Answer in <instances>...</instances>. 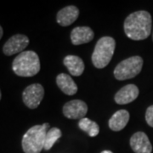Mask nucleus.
<instances>
[{
	"instance_id": "nucleus-1",
	"label": "nucleus",
	"mask_w": 153,
	"mask_h": 153,
	"mask_svg": "<svg viewBox=\"0 0 153 153\" xmlns=\"http://www.w3.org/2000/svg\"><path fill=\"white\" fill-rule=\"evenodd\" d=\"M123 27L128 38L135 41L146 39L152 32V16L147 11L134 12L126 18Z\"/></svg>"
},
{
	"instance_id": "nucleus-2",
	"label": "nucleus",
	"mask_w": 153,
	"mask_h": 153,
	"mask_svg": "<svg viewBox=\"0 0 153 153\" xmlns=\"http://www.w3.org/2000/svg\"><path fill=\"white\" fill-rule=\"evenodd\" d=\"M12 69L17 76L29 77L37 75L40 71V60L33 50L23 51L13 60Z\"/></svg>"
},
{
	"instance_id": "nucleus-3",
	"label": "nucleus",
	"mask_w": 153,
	"mask_h": 153,
	"mask_svg": "<svg viewBox=\"0 0 153 153\" xmlns=\"http://www.w3.org/2000/svg\"><path fill=\"white\" fill-rule=\"evenodd\" d=\"M49 123L35 125L29 128L22 138V149L25 153H40L44 149L45 137Z\"/></svg>"
},
{
	"instance_id": "nucleus-4",
	"label": "nucleus",
	"mask_w": 153,
	"mask_h": 153,
	"mask_svg": "<svg viewBox=\"0 0 153 153\" xmlns=\"http://www.w3.org/2000/svg\"><path fill=\"white\" fill-rule=\"evenodd\" d=\"M116 41L111 37L99 39L92 54V62L96 68H105L110 63L114 55Z\"/></svg>"
},
{
	"instance_id": "nucleus-5",
	"label": "nucleus",
	"mask_w": 153,
	"mask_h": 153,
	"mask_svg": "<svg viewBox=\"0 0 153 153\" xmlns=\"http://www.w3.org/2000/svg\"><path fill=\"white\" fill-rule=\"evenodd\" d=\"M143 59L140 56H132L121 61L115 67L114 76L120 81L131 79L142 70Z\"/></svg>"
},
{
	"instance_id": "nucleus-6",
	"label": "nucleus",
	"mask_w": 153,
	"mask_h": 153,
	"mask_svg": "<svg viewBox=\"0 0 153 153\" xmlns=\"http://www.w3.org/2000/svg\"><path fill=\"white\" fill-rule=\"evenodd\" d=\"M44 96V88L39 83L31 84L26 88L22 93L24 104L30 109H36L40 105Z\"/></svg>"
},
{
	"instance_id": "nucleus-7",
	"label": "nucleus",
	"mask_w": 153,
	"mask_h": 153,
	"mask_svg": "<svg viewBox=\"0 0 153 153\" xmlns=\"http://www.w3.org/2000/svg\"><path fill=\"white\" fill-rule=\"evenodd\" d=\"M29 44V38L23 34L12 36L3 47V52L5 55L10 56L17 53H22Z\"/></svg>"
},
{
	"instance_id": "nucleus-8",
	"label": "nucleus",
	"mask_w": 153,
	"mask_h": 153,
	"mask_svg": "<svg viewBox=\"0 0 153 153\" xmlns=\"http://www.w3.org/2000/svg\"><path fill=\"white\" fill-rule=\"evenodd\" d=\"M87 104L80 100H73L63 106V114L69 119H82L87 114Z\"/></svg>"
},
{
	"instance_id": "nucleus-9",
	"label": "nucleus",
	"mask_w": 153,
	"mask_h": 153,
	"mask_svg": "<svg viewBox=\"0 0 153 153\" xmlns=\"http://www.w3.org/2000/svg\"><path fill=\"white\" fill-rule=\"evenodd\" d=\"M130 146L134 153H152V146L144 132H137L130 138Z\"/></svg>"
},
{
	"instance_id": "nucleus-10",
	"label": "nucleus",
	"mask_w": 153,
	"mask_h": 153,
	"mask_svg": "<svg viewBox=\"0 0 153 153\" xmlns=\"http://www.w3.org/2000/svg\"><path fill=\"white\" fill-rule=\"evenodd\" d=\"M139 88L134 84H128L119 89L115 94L114 100L117 104L126 105L134 101L139 96Z\"/></svg>"
},
{
	"instance_id": "nucleus-11",
	"label": "nucleus",
	"mask_w": 153,
	"mask_h": 153,
	"mask_svg": "<svg viewBox=\"0 0 153 153\" xmlns=\"http://www.w3.org/2000/svg\"><path fill=\"white\" fill-rule=\"evenodd\" d=\"M79 16V10L76 6H66L57 13L56 21L61 27H68L76 22Z\"/></svg>"
},
{
	"instance_id": "nucleus-12",
	"label": "nucleus",
	"mask_w": 153,
	"mask_h": 153,
	"mask_svg": "<svg viewBox=\"0 0 153 153\" xmlns=\"http://www.w3.org/2000/svg\"><path fill=\"white\" fill-rule=\"evenodd\" d=\"M94 33L88 27H77L71 33V41L74 45L87 44L93 40Z\"/></svg>"
},
{
	"instance_id": "nucleus-13",
	"label": "nucleus",
	"mask_w": 153,
	"mask_h": 153,
	"mask_svg": "<svg viewBox=\"0 0 153 153\" xmlns=\"http://www.w3.org/2000/svg\"><path fill=\"white\" fill-rule=\"evenodd\" d=\"M129 121V113L126 110H119L111 116L109 120V127L112 131L123 129Z\"/></svg>"
},
{
	"instance_id": "nucleus-14",
	"label": "nucleus",
	"mask_w": 153,
	"mask_h": 153,
	"mask_svg": "<svg viewBox=\"0 0 153 153\" xmlns=\"http://www.w3.org/2000/svg\"><path fill=\"white\" fill-rule=\"evenodd\" d=\"M56 83L60 89L67 95H73L77 92V86L69 75L60 73L56 77Z\"/></svg>"
},
{
	"instance_id": "nucleus-15",
	"label": "nucleus",
	"mask_w": 153,
	"mask_h": 153,
	"mask_svg": "<svg viewBox=\"0 0 153 153\" xmlns=\"http://www.w3.org/2000/svg\"><path fill=\"white\" fill-rule=\"evenodd\" d=\"M63 63L72 76H81L84 71V63L76 55H67L63 60Z\"/></svg>"
},
{
	"instance_id": "nucleus-16",
	"label": "nucleus",
	"mask_w": 153,
	"mask_h": 153,
	"mask_svg": "<svg viewBox=\"0 0 153 153\" xmlns=\"http://www.w3.org/2000/svg\"><path fill=\"white\" fill-rule=\"evenodd\" d=\"M78 126L82 131L86 132L90 137L97 136L100 133V127L98 124L87 117L80 119Z\"/></svg>"
},
{
	"instance_id": "nucleus-17",
	"label": "nucleus",
	"mask_w": 153,
	"mask_h": 153,
	"mask_svg": "<svg viewBox=\"0 0 153 153\" xmlns=\"http://www.w3.org/2000/svg\"><path fill=\"white\" fill-rule=\"evenodd\" d=\"M61 134H62L61 131L58 128H52L49 129L46 134V137H45L44 150L49 151L53 147L55 143L61 137Z\"/></svg>"
},
{
	"instance_id": "nucleus-18",
	"label": "nucleus",
	"mask_w": 153,
	"mask_h": 153,
	"mask_svg": "<svg viewBox=\"0 0 153 153\" xmlns=\"http://www.w3.org/2000/svg\"><path fill=\"white\" fill-rule=\"evenodd\" d=\"M146 120L148 125L153 128V105L149 106L146 112Z\"/></svg>"
},
{
	"instance_id": "nucleus-19",
	"label": "nucleus",
	"mask_w": 153,
	"mask_h": 153,
	"mask_svg": "<svg viewBox=\"0 0 153 153\" xmlns=\"http://www.w3.org/2000/svg\"><path fill=\"white\" fill-rule=\"evenodd\" d=\"M3 34H4V31H3V28H2V27L0 26V39H1L2 37H3Z\"/></svg>"
},
{
	"instance_id": "nucleus-20",
	"label": "nucleus",
	"mask_w": 153,
	"mask_h": 153,
	"mask_svg": "<svg viewBox=\"0 0 153 153\" xmlns=\"http://www.w3.org/2000/svg\"><path fill=\"white\" fill-rule=\"evenodd\" d=\"M101 153H113L112 152H111V151H103Z\"/></svg>"
},
{
	"instance_id": "nucleus-21",
	"label": "nucleus",
	"mask_w": 153,
	"mask_h": 153,
	"mask_svg": "<svg viewBox=\"0 0 153 153\" xmlns=\"http://www.w3.org/2000/svg\"><path fill=\"white\" fill-rule=\"evenodd\" d=\"M1 97H2V94H1V90H0V100H1Z\"/></svg>"
},
{
	"instance_id": "nucleus-22",
	"label": "nucleus",
	"mask_w": 153,
	"mask_h": 153,
	"mask_svg": "<svg viewBox=\"0 0 153 153\" xmlns=\"http://www.w3.org/2000/svg\"><path fill=\"white\" fill-rule=\"evenodd\" d=\"M152 40H153V32H152Z\"/></svg>"
}]
</instances>
